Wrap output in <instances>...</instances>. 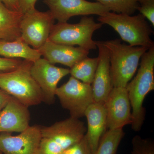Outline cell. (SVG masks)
<instances>
[{
	"label": "cell",
	"mask_w": 154,
	"mask_h": 154,
	"mask_svg": "<svg viewBox=\"0 0 154 154\" xmlns=\"http://www.w3.org/2000/svg\"><path fill=\"white\" fill-rule=\"evenodd\" d=\"M43 2L58 22H67L75 16H100L110 11L99 2H93L86 0H44Z\"/></svg>",
	"instance_id": "9"
},
{
	"label": "cell",
	"mask_w": 154,
	"mask_h": 154,
	"mask_svg": "<svg viewBox=\"0 0 154 154\" xmlns=\"http://www.w3.org/2000/svg\"><path fill=\"white\" fill-rule=\"evenodd\" d=\"M41 126H30L20 134L0 133V151L4 154H39Z\"/></svg>",
	"instance_id": "11"
},
{
	"label": "cell",
	"mask_w": 154,
	"mask_h": 154,
	"mask_svg": "<svg viewBox=\"0 0 154 154\" xmlns=\"http://www.w3.org/2000/svg\"><path fill=\"white\" fill-rule=\"evenodd\" d=\"M12 96L0 88V112L7 105Z\"/></svg>",
	"instance_id": "28"
},
{
	"label": "cell",
	"mask_w": 154,
	"mask_h": 154,
	"mask_svg": "<svg viewBox=\"0 0 154 154\" xmlns=\"http://www.w3.org/2000/svg\"><path fill=\"white\" fill-rule=\"evenodd\" d=\"M124 135L122 128L108 129L101 137L94 154H116Z\"/></svg>",
	"instance_id": "20"
},
{
	"label": "cell",
	"mask_w": 154,
	"mask_h": 154,
	"mask_svg": "<svg viewBox=\"0 0 154 154\" xmlns=\"http://www.w3.org/2000/svg\"><path fill=\"white\" fill-rule=\"evenodd\" d=\"M140 60L137 73L125 87L132 110L130 125L137 132L141 129L145 119L144 100L154 90V46L145 52Z\"/></svg>",
	"instance_id": "1"
},
{
	"label": "cell",
	"mask_w": 154,
	"mask_h": 154,
	"mask_svg": "<svg viewBox=\"0 0 154 154\" xmlns=\"http://www.w3.org/2000/svg\"><path fill=\"white\" fill-rule=\"evenodd\" d=\"M37 0H18L20 10L23 14L34 11Z\"/></svg>",
	"instance_id": "26"
},
{
	"label": "cell",
	"mask_w": 154,
	"mask_h": 154,
	"mask_svg": "<svg viewBox=\"0 0 154 154\" xmlns=\"http://www.w3.org/2000/svg\"><path fill=\"white\" fill-rule=\"evenodd\" d=\"M102 42L109 52L113 87L125 88L135 73L141 57L149 48L128 45L119 39Z\"/></svg>",
	"instance_id": "2"
},
{
	"label": "cell",
	"mask_w": 154,
	"mask_h": 154,
	"mask_svg": "<svg viewBox=\"0 0 154 154\" xmlns=\"http://www.w3.org/2000/svg\"><path fill=\"white\" fill-rule=\"evenodd\" d=\"M38 50L51 63H60L70 68L88 57L89 54V50L79 46L58 44L48 40Z\"/></svg>",
	"instance_id": "14"
},
{
	"label": "cell",
	"mask_w": 154,
	"mask_h": 154,
	"mask_svg": "<svg viewBox=\"0 0 154 154\" xmlns=\"http://www.w3.org/2000/svg\"><path fill=\"white\" fill-rule=\"evenodd\" d=\"M103 24L109 25L119 34L123 41L132 46L149 48L154 46L151 38L153 31L145 17L139 14L134 16L108 12L98 18Z\"/></svg>",
	"instance_id": "5"
},
{
	"label": "cell",
	"mask_w": 154,
	"mask_h": 154,
	"mask_svg": "<svg viewBox=\"0 0 154 154\" xmlns=\"http://www.w3.org/2000/svg\"><path fill=\"white\" fill-rule=\"evenodd\" d=\"M39 154H62L79 141L87 128L79 119L70 117L49 126H41Z\"/></svg>",
	"instance_id": "4"
},
{
	"label": "cell",
	"mask_w": 154,
	"mask_h": 154,
	"mask_svg": "<svg viewBox=\"0 0 154 154\" xmlns=\"http://www.w3.org/2000/svg\"><path fill=\"white\" fill-rule=\"evenodd\" d=\"M99 57L85 58L80 61L70 69V74L71 76L83 82L91 85L98 63Z\"/></svg>",
	"instance_id": "19"
},
{
	"label": "cell",
	"mask_w": 154,
	"mask_h": 154,
	"mask_svg": "<svg viewBox=\"0 0 154 154\" xmlns=\"http://www.w3.org/2000/svg\"><path fill=\"white\" fill-rule=\"evenodd\" d=\"M117 14L132 15L137 11L139 0H96Z\"/></svg>",
	"instance_id": "21"
},
{
	"label": "cell",
	"mask_w": 154,
	"mask_h": 154,
	"mask_svg": "<svg viewBox=\"0 0 154 154\" xmlns=\"http://www.w3.org/2000/svg\"><path fill=\"white\" fill-rule=\"evenodd\" d=\"M0 1L10 10L22 13L18 0H0Z\"/></svg>",
	"instance_id": "27"
},
{
	"label": "cell",
	"mask_w": 154,
	"mask_h": 154,
	"mask_svg": "<svg viewBox=\"0 0 154 154\" xmlns=\"http://www.w3.org/2000/svg\"><path fill=\"white\" fill-rule=\"evenodd\" d=\"M23 15L21 12L8 8L0 1V40L13 41L20 38Z\"/></svg>",
	"instance_id": "17"
},
{
	"label": "cell",
	"mask_w": 154,
	"mask_h": 154,
	"mask_svg": "<svg viewBox=\"0 0 154 154\" xmlns=\"http://www.w3.org/2000/svg\"><path fill=\"white\" fill-rule=\"evenodd\" d=\"M102 25L95 22L93 17L88 16H84L76 24L58 22L54 25L48 40L70 46L78 45L90 51L97 48L92 37L94 32L102 28Z\"/></svg>",
	"instance_id": "6"
},
{
	"label": "cell",
	"mask_w": 154,
	"mask_h": 154,
	"mask_svg": "<svg viewBox=\"0 0 154 154\" xmlns=\"http://www.w3.org/2000/svg\"><path fill=\"white\" fill-rule=\"evenodd\" d=\"M107 128H122L131 122V108L126 88L113 87L104 104Z\"/></svg>",
	"instance_id": "12"
},
{
	"label": "cell",
	"mask_w": 154,
	"mask_h": 154,
	"mask_svg": "<svg viewBox=\"0 0 154 154\" xmlns=\"http://www.w3.org/2000/svg\"><path fill=\"white\" fill-rule=\"evenodd\" d=\"M30 72L40 88L43 102L51 104L55 101L58 83L70 74V69L56 66L41 57L33 63Z\"/></svg>",
	"instance_id": "10"
},
{
	"label": "cell",
	"mask_w": 154,
	"mask_h": 154,
	"mask_svg": "<svg viewBox=\"0 0 154 154\" xmlns=\"http://www.w3.org/2000/svg\"><path fill=\"white\" fill-rule=\"evenodd\" d=\"M137 11L154 26V0H139Z\"/></svg>",
	"instance_id": "24"
},
{
	"label": "cell",
	"mask_w": 154,
	"mask_h": 154,
	"mask_svg": "<svg viewBox=\"0 0 154 154\" xmlns=\"http://www.w3.org/2000/svg\"><path fill=\"white\" fill-rule=\"evenodd\" d=\"M132 149L130 154H154V143L149 138H143L139 135L133 138Z\"/></svg>",
	"instance_id": "22"
},
{
	"label": "cell",
	"mask_w": 154,
	"mask_h": 154,
	"mask_svg": "<svg viewBox=\"0 0 154 154\" xmlns=\"http://www.w3.org/2000/svg\"><path fill=\"white\" fill-rule=\"evenodd\" d=\"M0 154H3L2 153V152H1V151H0Z\"/></svg>",
	"instance_id": "29"
},
{
	"label": "cell",
	"mask_w": 154,
	"mask_h": 154,
	"mask_svg": "<svg viewBox=\"0 0 154 154\" xmlns=\"http://www.w3.org/2000/svg\"><path fill=\"white\" fill-rule=\"evenodd\" d=\"M62 107L68 110L70 116L79 119L85 116L88 107L94 103L92 87L73 77L56 91Z\"/></svg>",
	"instance_id": "7"
},
{
	"label": "cell",
	"mask_w": 154,
	"mask_h": 154,
	"mask_svg": "<svg viewBox=\"0 0 154 154\" xmlns=\"http://www.w3.org/2000/svg\"><path fill=\"white\" fill-rule=\"evenodd\" d=\"M85 116L88 121L86 135L93 154H95L99 141L107 129L106 112L104 105L94 103L85 111Z\"/></svg>",
	"instance_id": "16"
},
{
	"label": "cell",
	"mask_w": 154,
	"mask_h": 154,
	"mask_svg": "<svg viewBox=\"0 0 154 154\" xmlns=\"http://www.w3.org/2000/svg\"><path fill=\"white\" fill-rule=\"evenodd\" d=\"M54 21L49 11L35 9L23 14L20 26L21 39L32 48L39 49L48 41Z\"/></svg>",
	"instance_id": "8"
},
{
	"label": "cell",
	"mask_w": 154,
	"mask_h": 154,
	"mask_svg": "<svg viewBox=\"0 0 154 154\" xmlns=\"http://www.w3.org/2000/svg\"><path fill=\"white\" fill-rule=\"evenodd\" d=\"M28 107L12 96L0 112V133L22 132L29 126Z\"/></svg>",
	"instance_id": "15"
},
{
	"label": "cell",
	"mask_w": 154,
	"mask_h": 154,
	"mask_svg": "<svg viewBox=\"0 0 154 154\" xmlns=\"http://www.w3.org/2000/svg\"><path fill=\"white\" fill-rule=\"evenodd\" d=\"M99 49V63L91 84L94 102L104 105L113 88L110 72L109 52L103 42L95 41Z\"/></svg>",
	"instance_id": "13"
},
{
	"label": "cell",
	"mask_w": 154,
	"mask_h": 154,
	"mask_svg": "<svg viewBox=\"0 0 154 154\" xmlns=\"http://www.w3.org/2000/svg\"><path fill=\"white\" fill-rule=\"evenodd\" d=\"M0 56L11 59H24L34 62L41 57L37 49L30 47L20 38L13 41L0 40Z\"/></svg>",
	"instance_id": "18"
},
{
	"label": "cell",
	"mask_w": 154,
	"mask_h": 154,
	"mask_svg": "<svg viewBox=\"0 0 154 154\" xmlns=\"http://www.w3.org/2000/svg\"><path fill=\"white\" fill-rule=\"evenodd\" d=\"M33 63L24 60L17 68L0 72V88L28 107L43 102L40 88L30 72Z\"/></svg>",
	"instance_id": "3"
},
{
	"label": "cell",
	"mask_w": 154,
	"mask_h": 154,
	"mask_svg": "<svg viewBox=\"0 0 154 154\" xmlns=\"http://www.w3.org/2000/svg\"><path fill=\"white\" fill-rule=\"evenodd\" d=\"M21 59L0 57V72L9 71L17 68L22 62Z\"/></svg>",
	"instance_id": "25"
},
{
	"label": "cell",
	"mask_w": 154,
	"mask_h": 154,
	"mask_svg": "<svg viewBox=\"0 0 154 154\" xmlns=\"http://www.w3.org/2000/svg\"><path fill=\"white\" fill-rule=\"evenodd\" d=\"M62 154H93L86 134L79 141L67 149Z\"/></svg>",
	"instance_id": "23"
}]
</instances>
